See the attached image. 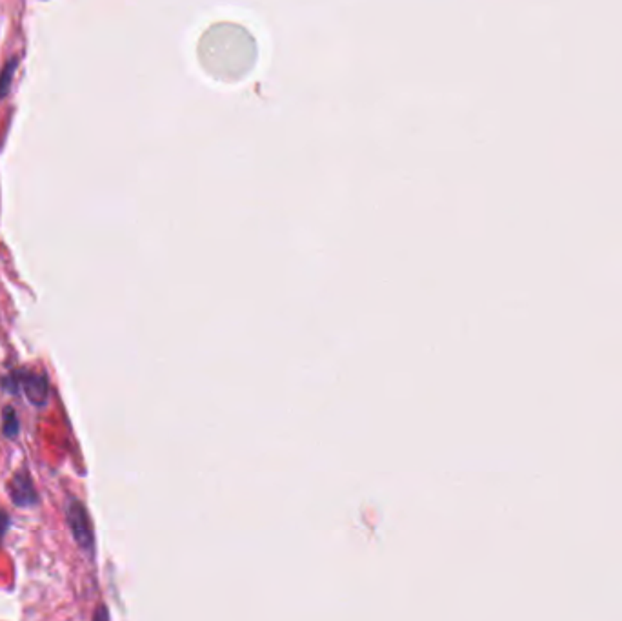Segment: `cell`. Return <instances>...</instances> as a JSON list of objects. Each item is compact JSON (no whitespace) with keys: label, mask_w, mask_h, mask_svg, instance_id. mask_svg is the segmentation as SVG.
<instances>
[{"label":"cell","mask_w":622,"mask_h":621,"mask_svg":"<svg viewBox=\"0 0 622 621\" xmlns=\"http://www.w3.org/2000/svg\"><path fill=\"white\" fill-rule=\"evenodd\" d=\"M26 392H28V397L31 401H35L37 404L44 403V399H46V392H47V386H46V379L44 377H37V376H28V381H26Z\"/></svg>","instance_id":"cell-1"},{"label":"cell","mask_w":622,"mask_h":621,"mask_svg":"<svg viewBox=\"0 0 622 621\" xmlns=\"http://www.w3.org/2000/svg\"><path fill=\"white\" fill-rule=\"evenodd\" d=\"M15 66H17V62H15V61L8 62V64L4 66V70H2V73H0V97H4L6 93H8V89H10L11 80H13Z\"/></svg>","instance_id":"cell-2"}]
</instances>
